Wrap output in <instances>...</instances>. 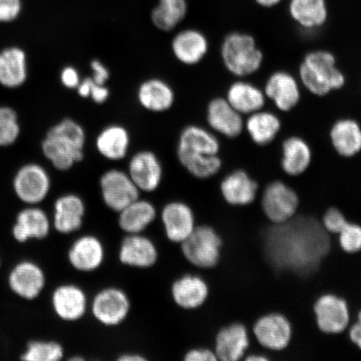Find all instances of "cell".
Masks as SVG:
<instances>
[{
  "instance_id": "6da1fadb",
  "label": "cell",
  "mask_w": 361,
  "mask_h": 361,
  "mask_svg": "<svg viewBox=\"0 0 361 361\" xmlns=\"http://www.w3.org/2000/svg\"><path fill=\"white\" fill-rule=\"evenodd\" d=\"M259 238L262 262L277 281L283 275L301 281L314 278L338 245L337 236L329 234L322 221L301 214L283 224H266Z\"/></svg>"
},
{
  "instance_id": "7a4b0ae2",
  "label": "cell",
  "mask_w": 361,
  "mask_h": 361,
  "mask_svg": "<svg viewBox=\"0 0 361 361\" xmlns=\"http://www.w3.org/2000/svg\"><path fill=\"white\" fill-rule=\"evenodd\" d=\"M85 142L83 126L73 119L65 118L47 130L40 147L54 169L66 171L83 161Z\"/></svg>"
},
{
  "instance_id": "3957f363",
  "label": "cell",
  "mask_w": 361,
  "mask_h": 361,
  "mask_svg": "<svg viewBox=\"0 0 361 361\" xmlns=\"http://www.w3.org/2000/svg\"><path fill=\"white\" fill-rule=\"evenodd\" d=\"M300 75L305 88L318 97L341 89L345 83L344 74L336 66L335 56L326 51L309 53L302 62Z\"/></svg>"
},
{
  "instance_id": "277c9868",
  "label": "cell",
  "mask_w": 361,
  "mask_h": 361,
  "mask_svg": "<svg viewBox=\"0 0 361 361\" xmlns=\"http://www.w3.org/2000/svg\"><path fill=\"white\" fill-rule=\"evenodd\" d=\"M221 56L230 73L238 78L255 74L263 63V53L255 39L246 33L233 32L226 36L221 45Z\"/></svg>"
},
{
  "instance_id": "5b68a950",
  "label": "cell",
  "mask_w": 361,
  "mask_h": 361,
  "mask_svg": "<svg viewBox=\"0 0 361 361\" xmlns=\"http://www.w3.org/2000/svg\"><path fill=\"white\" fill-rule=\"evenodd\" d=\"M292 337L293 326L290 319L279 312H269L259 316L251 329V345L255 340L260 350L269 358L271 355H279L286 350Z\"/></svg>"
},
{
  "instance_id": "8992f818",
  "label": "cell",
  "mask_w": 361,
  "mask_h": 361,
  "mask_svg": "<svg viewBox=\"0 0 361 361\" xmlns=\"http://www.w3.org/2000/svg\"><path fill=\"white\" fill-rule=\"evenodd\" d=\"M182 252L189 263L200 269H213L222 256L223 239L210 226H198L182 243Z\"/></svg>"
},
{
  "instance_id": "52a82bcc",
  "label": "cell",
  "mask_w": 361,
  "mask_h": 361,
  "mask_svg": "<svg viewBox=\"0 0 361 361\" xmlns=\"http://www.w3.org/2000/svg\"><path fill=\"white\" fill-rule=\"evenodd\" d=\"M259 201L260 209L271 224L286 223L299 211V194L282 180L269 183L262 192Z\"/></svg>"
},
{
  "instance_id": "ba28073f",
  "label": "cell",
  "mask_w": 361,
  "mask_h": 361,
  "mask_svg": "<svg viewBox=\"0 0 361 361\" xmlns=\"http://www.w3.org/2000/svg\"><path fill=\"white\" fill-rule=\"evenodd\" d=\"M13 193L26 205H37L49 195L51 178L48 171L37 162H27L16 171L12 180Z\"/></svg>"
},
{
  "instance_id": "9c48e42d",
  "label": "cell",
  "mask_w": 361,
  "mask_h": 361,
  "mask_svg": "<svg viewBox=\"0 0 361 361\" xmlns=\"http://www.w3.org/2000/svg\"><path fill=\"white\" fill-rule=\"evenodd\" d=\"M316 326L327 336H340L348 329L351 316L348 302L333 293H324L313 305Z\"/></svg>"
},
{
  "instance_id": "30bf717a",
  "label": "cell",
  "mask_w": 361,
  "mask_h": 361,
  "mask_svg": "<svg viewBox=\"0 0 361 361\" xmlns=\"http://www.w3.org/2000/svg\"><path fill=\"white\" fill-rule=\"evenodd\" d=\"M100 186L104 203L117 213L139 198L137 187L128 173L119 169L108 170L103 173Z\"/></svg>"
},
{
  "instance_id": "8fae6325",
  "label": "cell",
  "mask_w": 361,
  "mask_h": 361,
  "mask_svg": "<svg viewBox=\"0 0 361 361\" xmlns=\"http://www.w3.org/2000/svg\"><path fill=\"white\" fill-rule=\"evenodd\" d=\"M90 309L99 323L105 326H116L128 317L130 302L121 288H106L94 297Z\"/></svg>"
},
{
  "instance_id": "7c38bea8",
  "label": "cell",
  "mask_w": 361,
  "mask_h": 361,
  "mask_svg": "<svg viewBox=\"0 0 361 361\" xmlns=\"http://www.w3.org/2000/svg\"><path fill=\"white\" fill-rule=\"evenodd\" d=\"M251 344L250 329L245 324L234 322L216 333L214 350L218 360L238 361L245 358Z\"/></svg>"
},
{
  "instance_id": "4fadbf2b",
  "label": "cell",
  "mask_w": 361,
  "mask_h": 361,
  "mask_svg": "<svg viewBox=\"0 0 361 361\" xmlns=\"http://www.w3.org/2000/svg\"><path fill=\"white\" fill-rule=\"evenodd\" d=\"M128 173L140 192H152L160 187L164 169L156 153L142 150L130 157Z\"/></svg>"
},
{
  "instance_id": "5bb4252c",
  "label": "cell",
  "mask_w": 361,
  "mask_h": 361,
  "mask_svg": "<svg viewBox=\"0 0 361 361\" xmlns=\"http://www.w3.org/2000/svg\"><path fill=\"white\" fill-rule=\"evenodd\" d=\"M47 278L42 268L32 261H21L8 276L11 290L23 300L32 301L42 293Z\"/></svg>"
},
{
  "instance_id": "9a60e30c",
  "label": "cell",
  "mask_w": 361,
  "mask_h": 361,
  "mask_svg": "<svg viewBox=\"0 0 361 361\" xmlns=\"http://www.w3.org/2000/svg\"><path fill=\"white\" fill-rule=\"evenodd\" d=\"M220 191L228 205L245 207L255 202L259 196V186L245 171L236 170L223 179Z\"/></svg>"
},
{
  "instance_id": "2e32d148",
  "label": "cell",
  "mask_w": 361,
  "mask_h": 361,
  "mask_svg": "<svg viewBox=\"0 0 361 361\" xmlns=\"http://www.w3.org/2000/svg\"><path fill=\"white\" fill-rule=\"evenodd\" d=\"M29 78V60L24 49L10 45L0 51V85L19 89Z\"/></svg>"
},
{
  "instance_id": "e0dca14e",
  "label": "cell",
  "mask_w": 361,
  "mask_h": 361,
  "mask_svg": "<svg viewBox=\"0 0 361 361\" xmlns=\"http://www.w3.org/2000/svg\"><path fill=\"white\" fill-rule=\"evenodd\" d=\"M161 221L166 238L176 243L186 240L196 228L193 211L183 202L168 203L162 209Z\"/></svg>"
},
{
  "instance_id": "ac0fdd59",
  "label": "cell",
  "mask_w": 361,
  "mask_h": 361,
  "mask_svg": "<svg viewBox=\"0 0 361 361\" xmlns=\"http://www.w3.org/2000/svg\"><path fill=\"white\" fill-rule=\"evenodd\" d=\"M171 51L185 66H195L209 53V42L206 35L196 29H186L176 34L171 43Z\"/></svg>"
},
{
  "instance_id": "d6986e66",
  "label": "cell",
  "mask_w": 361,
  "mask_h": 361,
  "mask_svg": "<svg viewBox=\"0 0 361 361\" xmlns=\"http://www.w3.org/2000/svg\"><path fill=\"white\" fill-rule=\"evenodd\" d=\"M51 303L56 314L64 322H78L87 310V297L75 284H63L54 290Z\"/></svg>"
},
{
  "instance_id": "ffe728a7",
  "label": "cell",
  "mask_w": 361,
  "mask_h": 361,
  "mask_svg": "<svg viewBox=\"0 0 361 361\" xmlns=\"http://www.w3.org/2000/svg\"><path fill=\"white\" fill-rule=\"evenodd\" d=\"M51 231V221L45 212L35 205L27 207L20 211L13 225V239L20 243H25L30 239L42 240Z\"/></svg>"
},
{
  "instance_id": "44dd1931",
  "label": "cell",
  "mask_w": 361,
  "mask_h": 361,
  "mask_svg": "<svg viewBox=\"0 0 361 361\" xmlns=\"http://www.w3.org/2000/svg\"><path fill=\"white\" fill-rule=\"evenodd\" d=\"M207 121L216 133L234 138L240 135L245 123L240 113L230 105L226 98H214L207 108Z\"/></svg>"
},
{
  "instance_id": "7402d4cb",
  "label": "cell",
  "mask_w": 361,
  "mask_h": 361,
  "mask_svg": "<svg viewBox=\"0 0 361 361\" xmlns=\"http://www.w3.org/2000/svg\"><path fill=\"white\" fill-rule=\"evenodd\" d=\"M158 251L150 238L141 233L128 234L121 243L119 259L130 267L147 269L157 263Z\"/></svg>"
},
{
  "instance_id": "603a6c76",
  "label": "cell",
  "mask_w": 361,
  "mask_h": 361,
  "mask_svg": "<svg viewBox=\"0 0 361 361\" xmlns=\"http://www.w3.org/2000/svg\"><path fill=\"white\" fill-rule=\"evenodd\" d=\"M105 259L102 241L93 235H84L72 243L68 251V260L80 272H93L100 268Z\"/></svg>"
},
{
  "instance_id": "cb8c5ba5",
  "label": "cell",
  "mask_w": 361,
  "mask_h": 361,
  "mask_svg": "<svg viewBox=\"0 0 361 361\" xmlns=\"http://www.w3.org/2000/svg\"><path fill=\"white\" fill-rule=\"evenodd\" d=\"M85 214V202L76 194H65L54 204V228L58 233L71 234L78 231Z\"/></svg>"
},
{
  "instance_id": "d4e9b609",
  "label": "cell",
  "mask_w": 361,
  "mask_h": 361,
  "mask_svg": "<svg viewBox=\"0 0 361 361\" xmlns=\"http://www.w3.org/2000/svg\"><path fill=\"white\" fill-rule=\"evenodd\" d=\"M264 94L279 110L290 111L300 100V85L288 72H274L265 84Z\"/></svg>"
},
{
  "instance_id": "484cf974",
  "label": "cell",
  "mask_w": 361,
  "mask_h": 361,
  "mask_svg": "<svg viewBox=\"0 0 361 361\" xmlns=\"http://www.w3.org/2000/svg\"><path fill=\"white\" fill-rule=\"evenodd\" d=\"M177 305L184 310H196L206 303L209 296V284L197 275L187 274L179 278L171 288Z\"/></svg>"
},
{
  "instance_id": "4316f807",
  "label": "cell",
  "mask_w": 361,
  "mask_h": 361,
  "mask_svg": "<svg viewBox=\"0 0 361 361\" xmlns=\"http://www.w3.org/2000/svg\"><path fill=\"white\" fill-rule=\"evenodd\" d=\"M137 100L144 109L161 113L168 111L174 105L175 92L165 80L158 78L148 79L140 85Z\"/></svg>"
},
{
  "instance_id": "83f0119b",
  "label": "cell",
  "mask_w": 361,
  "mask_h": 361,
  "mask_svg": "<svg viewBox=\"0 0 361 361\" xmlns=\"http://www.w3.org/2000/svg\"><path fill=\"white\" fill-rule=\"evenodd\" d=\"M288 10L292 20L307 30L322 28L328 20L326 0H290Z\"/></svg>"
},
{
  "instance_id": "f1b7e54d",
  "label": "cell",
  "mask_w": 361,
  "mask_h": 361,
  "mask_svg": "<svg viewBox=\"0 0 361 361\" xmlns=\"http://www.w3.org/2000/svg\"><path fill=\"white\" fill-rule=\"evenodd\" d=\"M130 137L123 126H106L98 134L96 147L99 154L110 161H121L128 154Z\"/></svg>"
},
{
  "instance_id": "f546056e",
  "label": "cell",
  "mask_w": 361,
  "mask_h": 361,
  "mask_svg": "<svg viewBox=\"0 0 361 361\" xmlns=\"http://www.w3.org/2000/svg\"><path fill=\"white\" fill-rule=\"evenodd\" d=\"M177 151L196 154L219 155L220 143L213 133L202 126L190 125L180 132Z\"/></svg>"
},
{
  "instance_id": "4dcf8cb0",
  "label": "cell",
  "mask_w": 361,
  "mask_h": 361,
  "mask_svg": "<svg viewBox=\"0 0 361 361\" xmlns=\"http://www.w3.org/2000/svg\"><path fill=\"white\" fill-rule=\"evenodd\" d=\"M312 161V152L304 139L291 137L282 146V169L290 177H298L305 173Z\"/></svg>"
},
{
  "instance_id": "1f68e13d",
  "label": "cell",
  "mask_w": 361,
  "mask_h": 361,
  "mask_svg": "<svg viewBox=\"0 0 361 361\" xmlns=\"http://www.w3.org/2000/svg\"><path fill=\"white\" fill-rule=\"evenodd\" d=\"M329 137L333 147L341 157H355L361 151V128L355 120H338L333 125Z\"/></svg>"
},
{
  "instance_id": "d6a6232c",
  "label": "cell",
  "mask_w": 361,
  "mask_h": 361,
  "mask_svg": "<svg viewBox=\"0 0 361 361\" xmlns=\"http://www.w3.org/2000/svg\"><path fill=\"white\" fill-rule=\"evenodd\" d=\"M157 209L152 202L138 200L119 212L118 224L128 234L142 233L157 218Z\"/></svg>"
},
{
  "instance_id": "836d02e7",
  "label": "cell",
  "mask_w": 361,
  "mask_h": 361,
  "mask_svg": "<svg viewBox=\"0 0 361 361\" xmlns=\"http://www.w3.org/2000/svg\"><path fill=\"white\" fill-rule=\"evenodd\" d=\"M226 100L241 115H251L263 109L265 94L254 85L237 81L230 85Z\"/></svg>"
},
{
  "instance_id": "e575fe53",
  "label": "cell",
  "mask_w": 361,
  "mask_h": 361,
  "mask_svg": "<svg viewBox=\"0 0 361 361\" xmlns=\"http://www.w3.org/2000/svg\"><path fill=\"white\" fill-rule=\"evenodd\" d=\"M188 11V0H157L151 13V20L157 29L171 32L185 20Z\"/></svg>"
},
{
  "instance_id": "d590c367",
  "label": "cell",
  "mask_w": 361,
  "mask_h": 361,
  "mask_svg": "<svg viewBox=\"0 0 361 361\" xmlns=\"http://www.w3.org/2000/svg\"><path fill=\"white\" fill-rule=\"evenodd\" d=\"M246 129L252 142L259 146L272 142L281 129L279 117L272 112L256 111L248 117Z\"/></svg>"
},
{
  "instance_id": "8d00e7d4",
  "label": "cell",
  "mask_w": 361,
  "mask_h": 361,
  "mask_svg": "<svg viewBox=\"0 0 361 361\" xmlns=\"http://www.w3.org/2000/svg\"><path fill=\"white\" fill-rule=\"evenodd\" d=\"M180 164L194 178L209 179L214 177L222 169L223 162L219 155L196 154L177 151Z\"/></svg>"
},
{
  "instance_id": "74e56055",
  "label": "cell",
  "mask_w": 361,
  "mask_h": 361,
  "mask_svg": "<svg viewBox=\"0 0 361 361\" xmlns=\"http://www.w3.org/2000/svg\"><path fill=\"white\" fill-rule=\"evenodd\" d=\"M65 355L60 343L53 341L33 340L27 342L20 359L25 361H59Z\"/></svg>"
},
{
  "instance_id": "f35d334b",
  "label": "cell",
  "mask_w": 361,
  "mask_h": 361,
  "mask_svg": "<svg viewBox=\"0 0 361 361\" xmlns=\"http://www.w3.org/2000/svg\"><path fill=\"white\" fill-rule=\"evenodd\" d=\"M21 135L19 115L11 106H0V147H8L18 142Z\"/></svg>"
},
{
  "instance_id": "ab89813d",
  "label": "cell",
  "mask_w": 361,
  "mask_h": 361,
  "mask_svg": "<svg viewBox=\"0 0 361 361\" xmlns=\"http://www.w3.org/2000/svg\"><path fill=\"white\" fill-rule=\"evenodd\" d=\"M338 245L346 255L361 252V224L348 222L337 235Z\"/></svg>"
},
{
  "instance_id": "60d3db41",
  "label": "cell",
  "mask_w": 361,
  "mask_h": 361,
  "mask_svg": "<svg viewBox=\"0 0 361 361\" xmlns=\"http://www.w3.org/2000/svg\"><path fill=\"white\" fill-rule=\"evenodd\" d=\"M322 224L326 231L333 236H337L345 227L349 221L344 213L337 207H329L322 216Z\"/></svg>"
},
{
  "instance_id": "b9f144b4",
  "label": "cell",
  "mask_w": 361,
  "mask_h": 361,
  "mask_svg": "<svg viewBox=\"0 0 361 361\" xmlns=\"http://www.w3.org/2000/svg\"><path fill=\"white\" fill-rule=\"evenodd\" d=\"M23 0H0V24H11L22 15Z\"/></svg>"
},
{
  "instance_id": "7bdbcfd3",
  "label": "cell",
  "mask_w": 361,
  "mask_h": 361,
  "mask_svg": "<svg viewBox=\"0 0 361 361\" xmlns=\"http://www.w3.org/2000/svg\"><path fill=\"white\" fill-rule=\"evenodd\" d=\"M60 78L63 87L69 90L78 88L81 80L78 71L71 66L63 68Z\"/></svg>"
},
{
  "instance_id": "ee69618b",
  "label": "cell",
  "mask_w": 361,
  "mask_h": 361,
  "mask_svg": "<svg viewBox=\"0 0 361 361\" xmlns=\"http://www.w3.org/2000/svg\"><path fill=\"white\" fill-rule=\"evenodd\" d=\"M345 332L349 341L361 352V309Z\"/></svg>"
},
{
  "instance_id": "f6af8a7d",
  "label": "cell",
  "mask_w": 361,
  "mask_h": 361,
  "mask_svg": "<svg viewBox=\"0 0 361 361\" xmlns=\"http://www.w3.org/2000/svg\"><path fill=\"white\" fill-rule=\"evenodd\" d=\"M90 69L92 71V79L98 85H106L110 79V71L101 61L93 60L90 63Z\"/></svg>"
},
{
  "instance_id": "bcb514c9",
  "label": "cell",
  "mask_w": 361,
  "mask_h": 361,
  "mask_svg": "<svg viewBox=\"0 0 361 361\" xmlns=\"http://www.w3.org/2000/svg\"><path fill=\"white\" fill-rule=\"evenodd\" d=\"M186 361H216L215 352L214 350L200 348L192 349L187 352L184 356Z\"/></svg>"
},
{
  "instance_id": "7dc6e473",
  "label": "cell",
  "mask_w": 361,
  "mask_h": 361,
  "mask_svg": "<svg viewBox=\"0 0 361 361\" xmlns=\"http://www.w3.org/2000/svg\"><path fill=\"white\" fill-rule=\"evenodd\" d=\"M110 94V90L106 87V85H98L94 82L90 98H92L94 103L102 105L109 99Z\"/></svg>"
},
{
  "instance_id": "c3c4849f",
  "label": "cell",
  "mask_w": 361,
  "mask_h": 361,
  "mask_svg": "<svg viewBox=\"0 0 361 361\" xmlns=\"http://www.w3.org/2000/svg\"><path fill=\"white\" fill-rule=\"evenodd\" d=\"M93 83L94 81L92 78H87L81 80L78 88H76L79 96L82 98H90V92H92Z\"/></svg>"
},
{
  "instance_id": "681fc988",
  "label": "cell",
  "mask_w": 361,
  "mask_h": 361,
  "mask_svg": "<svg viewBox=\"0 0 361 361\" xmlns=\"http://www.w3.org/2000/svg\"><path fill=\"white\" fill-rule=\"evenodd\" d=\"M243 360L245 361H270L269 356L259 353V352H254V353H248L245 356Z\"/></svg>"
},
{
  "instance_id": "f907efd6",
  "label": "cell",
  "mask_w": 361,
  "mask_h": 361,
  "mask_svg": "<svg viewBox=\"0 0 361 361\" xmlns=\"http://www.w3.org/2000/svg\"><path fill=\"white\" fill-rule=\"evenodd\" d=\"M260 7L269 8L279 6L283 0H254Z\"/></svg>"
},
{
  "instance_id": "816d5d0a",
  "label": "cell",
  "mask_w": 361,
  "mask_h": 361,
  "mask_svg": "<svg viewBox=\"0 0 361 361\" xmlns=\"http://www.w3.org/2000/svg\"><path fill=\"white\" fill-rule=\"evenodd\" d=\"M119 361H143L146 360L145 357L138 354H125L121 355L118 358Z\"/></svg>"
},
{
  "instance_id": "f5cc1de1",
  "label": "cell",
  "mask_w": 361,
  "mask_h": 361,
  "mask_svg": "<svg viewBox=\"0 0 361 361\" xmlns=\"http://www.w3.org/2000/svg\"><path fill=\"white\" fill-rule=\"evenodd\" d=\"M0 264H1V261H0Z\"/></svg>"
}]
</instances>
